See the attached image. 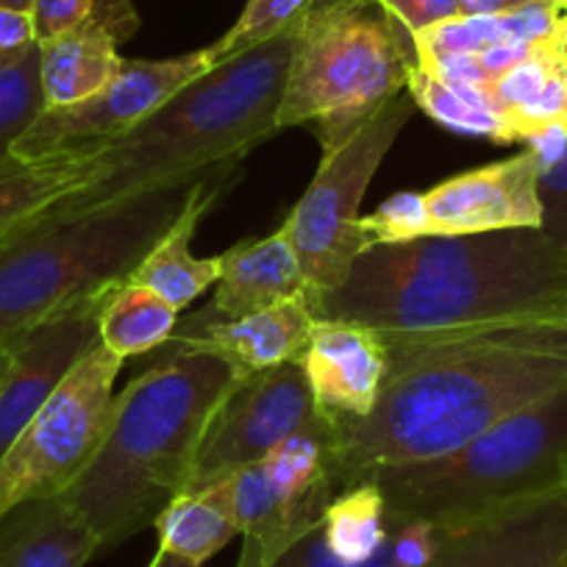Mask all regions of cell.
<instances>
[{
	"instance_id": "obj_38",
	"label": "cell",
	"mask_w": 567,
	"mask_h": 567,
	"mask_svg": "<svg viewBox=\"0 0 567 567\" xmlns=\"http://www.w3.org/2000/svg\"><path fill=\"white\" fill-rule=\"evenodd\" d=\"M9 342H0V375H3V370H7V364H9Z\"/></svg>"
},
{
	"instance_id": "obj_40",
	"label": "cell",
	"mask_w": 567,
	"mask_h": 567,
	"mask_svg": "<svg viewBox=\"0 0 567 567\" xmlns=\"http://www.w3.org/2000/svg\"><path fill=\"white\" fill-rule=\"evenodd\" d=\"M561 3H565V7H567V0H561Z\"/></svg>"
},
{
	"instance_id": "obj_2",
	"label": "cell",
	"mask_w": 567,
	"mask_h": 567,
	"mask_svg": "<svg viewBox=\"0 0 567 567\" xmlns=\"http://www.w3.org/2000/svg\"><path fill=\"white\" fill-rule=\"evenodd\" d=\"M309 309L384 331L567 318V254L539 228L373 245Z\"/></svg>"
},
{
	"instance_id": "obj_22",
	"label": "cell",
	"mask_w": 567,
	"mask_h": 567,
	"mask_svg": "<svg viewBox=\"0 0 567 567\" xmlns=\"http://www.w3.org/2000/svg\"><path fill=\"white\" fill-rule=\"evenodd\" d=\"M123 56L117 42L97 31H73L40 45V79L45 109L70 106L106 90L117 79Z\"/></svg>"
},
{
	"instance_id": "obj_11",
	"label": "cell",
	"mask_w": 567,
	"mask_h": 567,
	"mask_svg": "<svg viewBox=\"0 0 567 567\" xmlns=\"http://www.w3.org/2000/svg\"><path fill=\"white\" fill-rule=\"evenodd\" d=\"M315 420L318 409L301 364L290 362L248 375L212 414L187 493L215 487L243 467L256 465Z\"/></svg>"
},
{
	"instance_id": "obj_14",
	"label": "cell",
	"mask_w": 567,
	"mask_h": 567,
	"mask_svg": "<svg viewBox=\"0 0 567 567\" xmlns=\"http://www.w3.org/2000/svg\"><path fill=\"white\" fill-rule=\"evenodd\" d=\"M539 159L532 148L425 189L429 237L539 228Z\"/></svg>"
},
{
	"instance_id": "obj_23",
	"label": "cell",
	"mask_w": 567,
	"mask_h": 567,
	"mask_svg": "<svg viewBox=\"0 0 567 567\" xmlns=\"http://www.w3.org/2000/svg\"><path fill=\"white\" fill-rule=\"evenodd\" d=\"M159 534V548L198 561L200 567L226 548L237 537V523L231 515V498H228V482L215 487L184 493L171 501L165 512L154 523Z\"/></svg>"
},
{
	"instance_id": "obj_13",
	"label": "cell",
	"mask_w": 567,
	"mask_h": 567,
	"mask_svg": "<svg viewBox=\"0 0 567 567\" xmlns=\"http://www.w3.org/2000/svg\"><path fill=\"white\" fill-rule=\"evenodd\" d=\"M429 567H567V487L449 523Z\"/></svg>"
},
{
	"instance_id": "obj_19",
	"label": "cell",
	"mask_w": 567,
	"mask_h": 567,
	"mask_svg": "<svg viewBox=\"0 0 567 567\" xmlns=\"http://www.w3.org/2000/svg\"><path fill=\"white\" fill-rule=\"evenodd\" d=\"M95 532L62 498L31 501L0 517V567H84Z\"/></svg>"
},
{
	"instance_id": "obj_12",
	"label": "cell",
	"mask_w": 567,
	"mask_h": 567,
	"mask_svg": "<svg viewBox=\"0 0 567 567\" xmlns=\"http://www.w3.org/2000/svg\"><path fill=\"white\" fill-rule=\"evenodd\" d=\"M109 290L81 298L9 340L12 353L0 375V460L70 370L101 342L97 318Z\"/></svg>"
},
{
	"instance_id": "obj_32",
	"label": "cell",
	"mask_w": 567,
	"mask_h": 567,
	"mask_svg": "<svg viewBox=\"0 0 567 567\" xmlns=\"http://www.w3.org/2000/svg\"><path fill=\"white\" fill-rule=\"evenodd\" d=\"M379 3L412 37L462 14L460 0H379Z\"/></svg>"
},
{
	"instance_id": "obj_16",
	"label": "cell",
	"mask_w": 567,
	"mask_h": 567,
	"mask_svg": "<svg viewBox=\"0 0 567 567\" xmlns=\"http://www.w3.org/2000/svg\"><path fill=\"white\" fill-rule=\"evenodd\" d=\"M318 318L307 298L245 315L237 320H204L193 315L176 326L156 359L176 353H212L231 364L239 375H256L281 364L298 362L307 351Z\"/></svg>"
},
{
	"instance_id": "obj_18",
	"label": "cell",
	"mask_w": 567,
	"mask_h": 567,
	"mask_svg": "<svg viewBox=\"0 0 567 567\" xmlns=\"http://www.w3.org/2000/svg\"><path fill=\"white\" fill-rule=\"evenodd\" d=\"M234 167L237 165L217 167V171L206 173L195 184L182 215L156 239L154 248L142 256L140 265L123 278L125 284L156 292L176 312L187 309L195 298L209 290L212 284H217V278H220V256H195L189 250V239L195 237L200 217L212 209L217 195L223 193V178L231 176Z\"/></svg>"
},
{
	"instance_id": "obj_8",
	"label": "cell",
	"mask_w": 567,
	"mask_h": 567,
	"mask_svg": "<svg viewBox=\"0 0 567 567\" xmlns=\"http://www.w3.org/2000/svg\"><path fill=\"white\" fill-rule=\"evenodd\" d=\"M414 109L412 95L398 92L334 156H323L307 193L281 223L307 272L309 303L337 290L368 250L359 228L364 193Z\"/></svg>"
},
{
	"instance_id": "obj_20",
	"label": "cell",
	"mask_w": 567,
	"mask_h": 567,
	"mask_svg": "<svg viewBox=\"0 0 567 567\" xmlns=\"http://www.w3.org/2000/svg\"><path fill=\"white\" fill-rule=\"evenodd\" d=\"M395 515V512H392ZM449 537V523L417 520L395 515L384 548L362 565L337 559L326 545L323 517L292 534L276 554L256 567H429Z\"/></svg>"
},
{
	"instance_id": "obj_24",
	"label": "cell",
	"mask_w": 567,
	"mask_h": 567,
	"mask_svg": "<svg viewBox=\"0 0 567 567\" xmlns=\"http://www.w3.org/2000/svg\"><path fill=\"white\" fill-rule=\"evenodd\" d=\"M178 326V312L156 292L134 284H114L103 296L97 334L101 346L125 362L128 357L154 353Z\"/></svg>"
},
{
	"instance_id": "obj_37",
	"label": "cell",
	"mask_w": 567,
	"mask_h": 567,
	"mask_svg": "<svg viewBox=\"0 0 567 567\" xmlns=\"http://www.w3.org/2000/svg\"><path fill=\"white\" fill-rule=\"evenodd\" d=\"M0 9L31 14V9H34V0H0Z\"/></svg>"
},
{
	"instance_id": "obj_41",
	"label": "cell",
	"mask_w": 567,
	"mask_h": 567,
	"mask_svg": "<svg viewBox=\"0 0 567 567\" xmlns=\"http://www.w3.org/2000/svg\"><path fill=\"white\" fill-rule=\"evenodd\" d=\"M565 487H567V482H565Z\"/></svg>"
},
{
	"instance_id": "obj_3",
	"label": "cell",
	"mask_w": 567,
	"mask_h": 567,
	"mask_svg": "<svg viewBox=\"0 0 567 567\" xmlns=\"http://www.w3.org/2000/svg\"><path fill=\"white\" fill-rule=\"evenodd\" d=\"M303 20V18H301ZM301 20L248 51L212 64L156 112L95 154L90 178L42 217L70 220L184 176L237 165L276 134Z\"/></svg>"
},
{
	"instance_id": "obj_4",
	"label": "cell",
	"mask_w": 567,
	"mask_h": 567,
	"mask_svg": "<svg viewBox=\"0 0 567 567\" xmlns=\"http://www.w3.org/2000/svg\"><path fill=\"white\" fill-rule=\"evenodd\" d=\"M243 379L220 357L176 353L114 395L95 456L59 495L95 532L101 550L154 526L187 493L212 414Z\"/></svg>"
},
{
	"instance_id": "obj_28",
	"label": "cell",
	"mask_w": 567,
	"mask_h": 567,
	"mask_svg": "<svg viewBox=\"0 0 567 567\" xmlns=\"http://www.w3.org/2000/svg\"><path fill=\"white\" fill-rule=\"evenodd\" d=\"M45 109L40 79V42L18 62L0 70V159L12 156L14 142Z\"/></svg>"
},
{
	"instance_id": "obj_36",
	"label": "cell",
	"mask_w": 567,
	"mask_h": 567,
	"mask_svg": "<svg viewBox=\"0 0 567 567\" xmlns=\"http://www.w3.org/2000/svg\"><path fill=\"white\" fill-rule=\"evenodd\" d=\"M148 567H200L198 561H189V559H184V556H176V554H171V550H156V556L154 559H151V565Z\"/></svg>"
},
{
	"instance_id": "obj_39",
	"label": "cell",
	"mask_w": 567,
	"mask_h": 567,
	"mask_svg": "<svg viewBox=\"0 0 567 567\" xmlns=\"http://www.w3.org/2000/svg\"><path fill=\"white\" fill-rule=\"evenodd\" d=\"M559 125H561V128L567 131V109H565V117H561V123H559Z\"/></svg>"
},
{
	"instance_id": "obj_10",
	"label": "cell",
	"mask_w": 567,
	"mask_h": 567,
	"mask_svg": "<svg viewBox=\"0 0 567 567\" xmlns=\"http://www.w3.org/2000/svg\"><path fill=\"white\" fill-rule=\"evenodd\" d=\"M212 68L206 48L173 59H123L117 79L86 101L42 109L14 142L18 159L95 156L128 134L171 95Z\"/></svg>"
},
{
	"instance_id": "obj_35",
	"label": "cell",
	"mask_w": 567,
	"mask_h": 567,
	"mask_svg": "<svg viewBox=\"0 0 567 567\" xmlns=\"http://www.w3.org/2000/svg\"><path fill=\"white\" fill-rule=\"evenodd\" d=\"M545 48H548L550 56H554L556 62L567 70V7H561L559 23H556L554 37H550V42Z\"/></svg>"
},
{
	"instance_id": "obj_21",
	"label": "cell",
	"mask_w": 567,
	"mask_h": 567,
	"mask_svg": "<svg viewBox=\"0 0 567 567\" xmlns=\"http://www.w3.org/2000/svg\"><path fill=\"white\" fill-rule=\"evenodd\" d=\"M95 156L0 159V243L25 231L53 204L81 189Z\"/></svg>"
},
{
	"instance_id": "obj_31",
	"label": "cell",
	"mask_w": 567,
	"mask_h": 567,
	"mask_svg": "<svg viewBox=\"0 0 567 567\" xmlns=\"http://www.w3.org/2000/svg\"><path fill=\"white\" fill-rule=\"evenodd\" d=\"M359 228H362L368 248H373V245L412 243V239L429 237L425 195L395 193L373 215L359 217Z\"/></svg>"
},
{
	"instance_id": "obj_30",
	"label": "cell",
	"mask_w": 567,
	"mask_h": 567,
	"mask_svg": "<svg viewBox=\"0 0 567 567\" xmlns=\"http://www.w3.org/2000/svg\"><path fill=\"white\" fill-rule=\"evenodd\" d=\"M312 3L315 0H248L237 23L206 48L209 62L217 64L228 56H237V53L276 37L278 31L290 29L312 9Z\"/></svg>"
},
{
	"instance_id": "obj_33",
	"label": "cell",
	"mask_w": 567,
	"mask_h": 567,
	"mask_svg": "<svg viewBox=\"0 0 567 567\" xmlns=\"http://www.w3.org/2000/svg\"><path fill=\"white\" fill-rule=\"evenodd\" d=\"M37 45L31 14L0 9V70L18 62Z\"/></svg>"
},
{
	"instance_id": "obj_25",
	"label": "cell",
	"mask_w": 567,
	"mask_h": 567,
	"mask_svg": "<svg viewBox=\"0 0 567 567\" xmlns=\"http://www.w3.org/2000/svg\"><path fill=\"white\" fill-rule=\"evenodd\" d=\"M392 520L395 515L386 506L379 487L370 482H357L340 489L326 506V545L337 559L348 561V565H362L384 548Z\"/></svg>"
},
{
	"instance_id": "obj_29",
	"label": "cell",
	"mask_w": 567,
	"mask_h": 567,
	"mask_svg": "<svg viewBox=\"0 0 567 567\" xmlns=\"http://www.w3.org/2000/svg\"><path fill=\"white\" fill-rule=\"evenodd\" d=\"M526 145L539 159L537 193L543 206L539 231L567 254V131L561 125H550Z\"/></svg>"
},
{
	"instance_id": "obj_17",
	"label": "cell",
	"mask_w": 567,
	"mask_h": 567,
	"mask_svg": "<svg viewBox=\"0 0 567 567\" xmlns=\"http://www.w3.org/2000/svg\"><path fill=\"white\" fill-rule=\"evenodd\" d=\"M309 301V281L284 228L270 237L245 239L220 254V278L204 320H237L281 303Z\"/></svg>"
},
{
	"instance_id": "obj_1",
	"label": "cell",
	"mask_w": 567,
	"mask_h": 567,
	"mask_svg": "<svg viewBox=\"0 0 567 567\" xmlns=\"http://www.w3.org/2000/svg\"><path fill=\"white\" fill-rule=\"evenodd\" d=\"M381 334L390 368L373 412L337 440L340 489L373 467L451 454L567 386V318Z\"/></svg>"
},
{
	"instance_id": "obj_7",
	"label": "cell",
	"mask_w": 567,
	"mask_h": 567,
	"mask_svg": "<svg viewBox=\"0 0 567 567\" xmlns=\"http://www.w3.org/2000/svg\"><path fill=\"white\" fill-rule=\"evenodd\" d=\"M357 482L375 484L395 515L432 523L473 520L565 487L567 386L451 454L373 467Z\"/></svg>"
},
{
	"instance_id": "obj_9",
	"label": "cell",
	"mask_w": 567,
	"mask_h": 567,
	"mask_svg": "<svg viewBox=\"0 0 567 567\" xmlns=\"http://www.w3.org/2000/svg\"><path fill=\"white\" fill-rule=\"evenodd\" d=\"M123 359L97 342L0 460V517L31 501L59 498L95 456L114 406Z\"/></svg>"
},
{
	"instance_id": "obj_27",
	"label": "cell",
	"mask_w": 567,
	"mask_h": 567,
	"mask_svg": "<svg viewBox=\"0 0 567 567\" xmlns=\"http://www.w3.org/2000/svg\"><path fill=\"white\" fill-rule=\"evenodd\" d=\"M31 25L40 45L73 31H97L123 45L140 31V14L134 0H34Z\"/></svg>"
},
{
	"instance_id": "obj_6",
	"label": "cell",
	"mask_w": 567,
	"mask_h": 567,
	"mask_svg": "<svg viewBox=\"0 0 567 567\" xmlns=\"http://www.w3.org/2000/svg\"><path fill=\"white\" fill-rule=\"evenodd\" d=\"M417 64L414 40L379 0H315L298 29L276 128L307 125L323 156L362 131Z\"/></svg>"
},
{
	"instance_id": "obj_5",
	"label": "cell",
	"mask_w": 567,
	"mask_h": 567,
	"mask_svg": "<svg viewBox=\"0 0 567 567\" xmlns=\"http://www.w3.org/2000/svg\"><path fill=\"white\" fill-rule=\"evenodd\" d=\"M204 176L176 178L70 220L40 215L25 231L0 243V342L123 281L182 215Z\"/></svg>"
},
{
	"instance_id": "obj_26",
	"label": "cell",
	"mask_w": 567,
	"mask_h": 567,
	"mask_svg": "<svg viewBox=\"0 0 567 567\" xmlns=\"http://www.w3.org/2000/svg\"><path fill=\"white\" fill-rule=\"evenodd\" d=\"M406 92L412 95L414 106L425 112L440 125L456 134L484 136V140L501 142L509 145L506 136L504 117H501L498 106L493 103L487 90L478 86L456 84V81H445L440 75L429 73L420 64H414L412 73L406 79Z\"/></svg>"
},
{
	"instance_id": "obj_15",
	"label": "cell",
	"mask_w": 567,
	"mask_h": 567,
	"mask_svg": "<svg viewBox=\"0 0 567 567\" xmlns=\"http://www.w3.org/2000/svg\"><path fill=\"white\" fill-rule=\"evenodd\" d=\"M318 417L346 434L373 412L384 386L390 353L381 329L357 320H318L298 359Z\"/></svg>"
},
{
	"instance_id": "obj_34",
	"label": "cell",
	"mask_w": 567,
	"mask_h": 567,
	"mask_svg": "<svg viewBox=\"0 0 567 567\" xmlns=\"http://www.w3.org/2000/svg\"><path fill=\"white\" fill-rule=\"evenodd\" d=\"M528 3H539V0H460V9L462 14H504Z\"/></svg>"
}]
</instances>
